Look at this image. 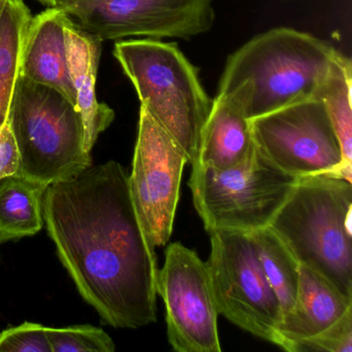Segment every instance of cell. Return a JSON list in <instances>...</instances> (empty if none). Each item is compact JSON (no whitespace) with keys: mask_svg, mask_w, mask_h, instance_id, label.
Returning <instances> with one entry per match:
<instances>
[{"mask_svg":"<svg viewBox=\"0 0 352 352\" xmlns=\"http://www.w3.org/2000/svg\"><path fill=\"white\" fill-rule=\"evenodd\" d=\"M8 120L19 150V176L48 186L92 166L81 115L58 90L20 74Z\"/></svg>","mask_w":352,"mask_h":352,"instance_id":"5","label":"cell"},{"mask_svg":"<svg viewBox=\"0 0 352 352\" xmlns=\"http://www.w3.org/2000/svg\"><path fill=\"white\" fill-rule=\"evenodd\" d=\"M351 86V61L339 52L319 90L317 100H321L327 109L341 146L344 162L348 166H352Z\"/></svg>","mask_w":352,"mask_h":352,"instance_id":"19","label":"cell"},{"mask_svg":"<svg viewBox=\"0 0 352 352\" xmlns=\"http://www.w3.org/2000/svg\"><path fill=\"white\" fill-rule=\"evenodd\" d=\"M20 154L9 120L0 126V180L19 172Z\"/></svg>","mask_w":352,"mask_h":352,"instance_id":"23","label":"cell"},{"mask_svg":"<svg viewBox=\"0 0 352 352\" xmlns=\"http://www.w3.org/2000/svg\"><path fill=\"white\" fill-rule=\"evenodd\" d=\"M339 51L292 28H274L251 38L226 61L217 94L234 98L248 119L317 100Z\"/></svg>","mask_w":352,"mask_h":352,"instance_id":"2","label":"cell"},{"mask_svg":"<svg viewBox=\"0 0 352 352\" xmlns=\"http://www.w3.org/2000/svg\"><path fill=\"white\" fill-rule=\"evenodd\" d=\"M46 188L19 175L0 180V243L34 236L42 230Z\"/></svg>","mask_w":352,"mask_h":352,"instance_id":"16","label":"cell"},{"mask_svg":"<svg viewBox=\"0 0 352 352\" xmlns=\"http://www.w3.org/2000/svg\"><path fill=\"white\" fill-rule=\"evenodd\" d=\"M129 173L111 160L48 185L47 232L82 298L115 329L157 319V255L131 199Z\"/></svg>","mask_w":352,"mask_h":352,"instance_id":"1","label":"cell"},{"mask_svg":"<svg viewBox=\"0 0 352 352\" xmlns=\"http://www.w3.org/2000/svg\"><path fill=\"white\" fill-rule=\"evenodd\" d=\"M52 352H114L112 338L100 327L75 325L67 327H49Z\"/></svg>","mask_w":352,"mask_h":352,"instance_id":"20","label":"cell"},{"mask_svg":"<svg viewBox=\"0 0 352 352\" xmlns=\"http://www.w3.org/2000/svg\"><path fill=\"white\" fill-rule=\"evenodd\" d=\"M65 11L102 42L190 38L209 32L215 20L213 0H85Z\"/></svg>","mask_w":352,"mask_h":352,"instance_id":"10","label":"cell"},{"mask_svg":"<svg viewBox=\"0 0 352 352\" xmlns=\"http://www.w3.org/2000/svg\"><path fill=\"white\" fill-rule=\"evenodd\" d=\"M40 3L46 6V7H56L57 0H36Z\"/></svg>","mask_w":352,"mask_h":352,"instance_id":"25","label":"cell"},{"mask_svg":"<svg viewBox=\"0 0 352 352\" xmlns=\"http://www.w3.org/2000/svg\"><path fill=\"white\" fill-rule=\"evenodd\" d=\"M249 234L254 243L265 278L279 300L283 316L296 300L300 263L269 226Z\"/></svg>","mask_w":352,"mask_h":352,"instance_id":"18","label":"cell"},{"mask_svg":"<svg viewBox=\"0 0 352 352\" xmlns=\"http://www.w3.org/2000/svg\"><path fill=\"white\" fill-rule=\"evenodd\" d=\"M6 0H0V14L3 12V6H5Z\"/></svg>","mask_w":352,"mask_h":352,"instance_id":"26","label":"cell"},{"mask_svg":"<svg viewBox=\"0 0 352 352\" xmlns=\"http://www.w3.org/2000/svg\"><path fill=\"white\" fill-rule=\"evenodd\" d=\"M67 63L69 77L76 94V108L81 115L84 141L91 152L96 140L115 119V112L96 98V78L102 54V43L98 36L76 25L69 17L65 24Z\"/></svg>","mask_w":352,"mask_h":352,"instance_id":"13","label":"cell"},{"mask_svg":"<svg viewBox=\"0 0 352 352\" xmlns=\"http://www.w3.org/2000/svg\"><path fill=\"white\" fill-rule=\"evenodd\" d=\"M352 182L338 174L298 179L269 228L300 265L352 298Z\"/></svg>","mask_w":352,"mask_h":352,"instance_id":"3","label":"cell"},{"mask_svg":"<svg viewBox=\"0 0 352 352\" xmlns=\"http://www.w3.org/2000/svg\"><path fill=\"white\" fill-rule=\"evenodd\" d=\"M207 263L218 314L252 335L283 347L278 333L282 313L259 263L249 232H210Z\"/></svg>","mask_w":352,"mask_h":352,"instance_id":"7","label":"cell"},{"mask_svg":"<svg viewBox=\"0 0 352 352\" xmlns=\"http://www.w3.org/2000/svg\"><path fill=\"white\" fill-rule=\"evenodd\" d=\"M0 244H1V243H0Z\"/></svg>","mask_w":352,"mask_h":352,"instance_id":"27","label":"cell"},{"mask_svg":"<svg viewBox=\"0 0 352 352\" xmlns=\"http://www.w3.org/2000/svg\"><path fill=\"white\" fill-rule=\"evenodd\" d=\"M189 187L208 232H251L267 228L298 179L276 168L258 151L245 164L215 170L195 164Z\"/></svg>","mask_w":352,"mask_h":352,"instance_id":"6","label":"cell"},{"mask_svg":"<svg viewBox=\"0 0 352 352\" xmlns=\"http://www.w3.org/2000/svg\"><path fill=\"white\" fill-rule=\"evenodd\" d=\"M257 151L285 174L300 179L338 174L352 179L324 104L308 100L251 119Z\"/></svg>","mask_w":352,"mask_h":352,"instance_id":"8","label":"cell"},{"mask_svg":"<svg viewBox=\"0 0 352 352\" xmlns=\"http://www.w3.org/2000/svg\"><path fill=\"white\" fill-rule=\"evenodd\" d=\"M311 351H352V308L324 331L294 342L290 352Z\"/></svg>","mask_w":352,"mask_h":352,"instance_id":"21","label":"cell"},{"mask_svg":"<svg viewBox=\"0 0 352 352\" xmlns=\"http://www.w3.org/2000/svg\"><path fill=\"white\" fill-rule=\"evenodd\" d=\"M113 53L141 106L182 147L192 164L213 104L201 85L199 69L176 44L160 40L121 41Z\"/></svg>","mask_w":352,"mask_h":352,"instance_id":"4","label":"cell"},{"mask_svg":"<svg viewBox=\"0 0 352 352\" xmlns=\"http://www.w3.org/2000/svg\"><path fill=\"white\" fill-rule=\"evenodd\" d=\"M32 17L24 0H6L0 14V126L9 115Z\"/></svg>","mask_w":352,"mask_h":352,"instance_id":"17","label":"cell"},{"mask_svg":"<svg viewBox=\"0 0 352 352\" xmlns=\"http://www.w3.org/2000/svg\"><path fill=\"white\" fill-rule=\"evenodd\" d=\"M256 152L250 119L241 104L232 96L217 94L201 131L195 162L228 170L248 162Z\"/></svg>","mask_w":352,"mask_h":352,"instance_id":"15","label":"cell"},{"mask_svg":"<svg viewBox=\"0 0 352 352\" xmlns=\"http://www.w3.org/2000/svg\"><path fill=\"white\" fill-rule=\"evenodd\" d=\"M0 352H52L49 327L24 322L0 331Z\"/></svg>","mask_w":352,"mask_h":352,"instance_id":"22","label":"cell"},{"mask_svg":"<svg viewBox=\"0 0 352 352\" xmlns=\"http://www.w3.org/2000/svg\"><path fill=\"white\" fill-rule=\"evenodd\" d=\"M187 164L182 147L141 106L129 189L144 232L155 248L172 236Z\"/></svg>","mask_w":352,"mask_h":352,"instance_id":"9","label":"cell"},{"mask_svg":"<svg viewBox=\"0 0 352 352\" xmlns=\"http://www.w3.org/2000/svg\"><path fill=\"white\" fill-rule=\"evenodd\" d=\"M350 308L351 298L342 294L320 274L300 265L294 306L282 316L278 325V333L283 342L282 348L292 351L294 342L324 331Z\"/></svg>","mask_w":352,"mask_h":352,"instance_id":"14","label":"cell"},{"mask_svg":"<svg viewBox=\"0 0 352 352\" xmlns=\"http://www.w3.org/2000/svg\"><path fill=\"white\" fill-rule=\"evenodd\" d=\"M65 9L49 7L32 17L22 51L20 74L28 79L58 90L76 104V94L69 77Z\"/></svg>","mask_w":352,"mask_h":352,"instance_id":"12","label":"cell"},{"mask_svg":"<svg viewBox=\"0 0 352 352\" xmlns=\"http://www.w3.org/2000/svg\"><path fill=\"white\" fill-rule=\"evenodd\" d=\"M82 1H85V0H57L56 7L67 9V8L76 5V3H82Z\"/></svg>","mask_w":352,"mask_h":352,"instance_id":"24","label":"cell"},{"mask_svg":"<svg viewBox=\"0 0 352 352\" xmlns=\"http://www.w3.org/2000/svg\"><path fill=\"white\" fill-rule=\"evenodd\" d=\"M157 296L166 305L168 339L175 351H221L207 263L182 243L166 248Z\"/></svg>","mask_w":352,"mask_h":352,"instance_id":"11","label":"cell"}]
</instances>
